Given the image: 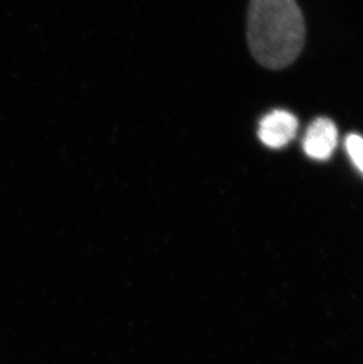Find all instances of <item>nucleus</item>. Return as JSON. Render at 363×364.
I'll list each match as a JSON object with an SVG mask.
<instances>
[{
  "label": "nucleus",
  "mask_w": 363,
  "mask_h": 364,
  "mask_svg": "<svg viewBox=\"0 0 363 364\" xmlns=\"http://www.w3.org/2000/svg\"><path fill=\"white\" fill-rule=\"evenodd\" d=\"M248 44L261 65L270 70L290 65L305 44L303 16L295 0H251Z\"/></svg>",
  "instance_id": "1"
},
{
  "label": "nucleus",
  "mask_w": 363,
  "mask_h": 364,
  "mask_svg": "<svg viewBox=\"0 0 363 364\" xmlns=\"http://www.w3.org/2000/svg\"><path fill=\"white\" fill-rule=\"evenodd\" d=\"M298 129V121L294 114L289 111L274 110L261 119L257 136L268 148L282 149L294 139Z\"/></svg>",
  "instance_id": "2"
},
{
  "label": "nucleus",
  "mask_w": 363,
  "mask_h": 364,
  "mask_svg": "<svg viewBox=\"0 0 363 364\" xmlns=\"http://www.w3.org/2000/svg\"><path fill=\"white\" fill-rule=\"evenodd\" d=\"M337 139L339 132L334 122L320 117L309 125L302 146L309 159L327 161L335 151Z\"/></svg>",
  "instance_id": "3"
},
{
  "label": "nucleus",
  "mask_w": 363,
  "mask_h": 364,
  "mask_svg": "<svg viewBox=\"0 0 363 364\" xmlns=\"http://www.w3.org/2000/svg\"><path fill=\"white\" fill-rule=\"evenodd\" d=\"M347 154L355 168L363 175V137L360 134H352L346 138Z\"/></svg>",
  "instance_id": "4"
}]
</instances>
